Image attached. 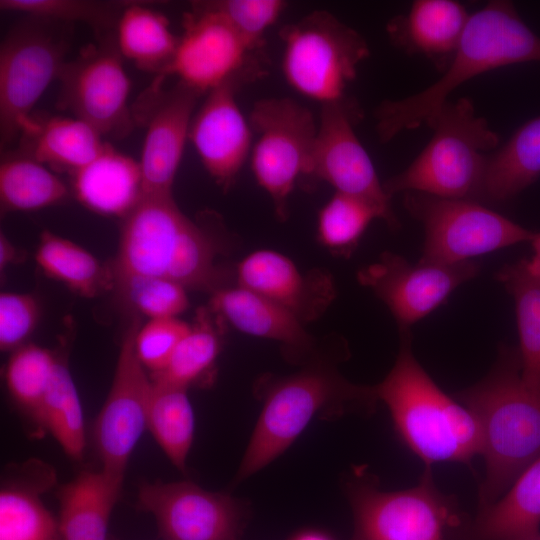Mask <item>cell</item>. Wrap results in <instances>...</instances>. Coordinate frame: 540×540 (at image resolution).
Returning a JSON list of instances; mask_svg holds the SVG:
<instances>
[{
  "mask_svg": "<svg viewBox=\"0 0 540 540\" xmlns=\"http://www.w3.org/2000/svg\"><path fill=\"white\" fill-rule=\"evenodd\" d=\"M139 327V321L135 320L125 334L112 384L95 425L102 469L123 477L129 458L147 428L153 389V381L135 349Z\"/></svg>",
  "mask_w": 540,
  "mask_h": 540,
  "instance_id": "cell-17",
  "label": "cell"
},
{
  "mask_svg": "<svg viewBox=\"0 0 540 540\" xmlns=\"http://www.w3.org/2000/svg\"><path fill=\"white\" fill-rule=\"evenodd\" d=\"M63 23L28 17L0 48V139L5 147L30 126L31 111L66 63L69 40Z\"/></svg>",
  "mask_w": 540,
  "mask_h": 540,
  "instance_id": "cell-8",
  "label": "cell"
},
{
  "mask_svg": "<svg viewBox=\"0 0 540 540\" xmlns=\"http://www.w3.org/2000/svg\"><path fill=\"white\" fill-rule=\"evenodd\" d=\"M354 518L352 540H444L456 513L454 497L435 485L431 468L418 484L384 491L377 479L356 472L346 484Z\"/></svg>",
  "mask_w": 540,
  "mask_h": 540,
  "instance_id": "cell-9",
  "label": "cell"
},
{
  "mask_svg": "<svg viewBox=\"0 0 540 540\" xmlns=\"http://www.w3.org/2000/svg\"><path fill=\"white\" fill-rule=\"evenodd\" d=\"M400 331L396 361L375 385L401 441L425 468L442 462L470 464L481 455V432L473 414L447 395L415 358L410 329Z\"/></svg>",
  "mask_w": 540,
  "mask_h": 540,
  "instance_id": "cell-4",
  "label": "cell"
},
{
  "mask_svg": "<svg viewBox=\"0 0 540 540\" xmlns=\"http://www.w3.org/2000/svg\"><path fill=\"white\" fill-rule=\"evenodd\" d=\"M164 81L157 76L131 107L135 124L146 128L139 160L144 195H173L195 107L204 95L180 81L164 89Z\"/></svg>",
  "mask_w": 540,
  "mask_h": 540,
  "instance_id": "cell-15",
  "label": "cell"
},
{
  "mask_svg": "<svg viewBox=\"0 0 540 540\" xmlns=\"http://www.w3.org/2000/svg\"><path fill=\"white\" fill-rule=\"evenodd\" d=\"M456 397L481 432L485 476L478 498L483 508L540 456V388L522 380L518 349L502 346L488 374Z\"/></svg>",
  "mask_w": 540,
  "mask_h": 540,
  "instance_id": "cell-1",
  "label": "cell"
},
{
  "mask_svg": "<svg viewBox=\"0 0 540 540\" xmlns=\"http://www.w3.org/2000/svg\"><path fill=\"white\" fill-rule=\"evenodd\" d=\"M540 534V456L492 504L480 508L474 540H528Z\"/></svg>",
  "mask_w": 540,
  "mask_h": 540,
  "instance_id": "cell-26",
  "label": "cell"
},
{
  "mask_svg": "<svg viewBox=\"0 0 540 540\" xmlns=\"http://www.w3.org/2000/svg\"><path fill=\"white\" fill-rule=\"evenodd\" d=\"M66 184L21 150L6 151L0 163V201L4 211H34L65 201Z\"/></svg>",
  "mask_w": 540,
  "mask_h": 540,
  "instance_id": "cell-30",
  "label": "cell"
},
{
  "mask_svg": "<svg viewBox=\"0 0 540 540\" xmlns=\"http://www.w3.org/2000/svg\"><path fill=\"white\" fill-rule=\"evenodd\" d=\"M140 505L151 513L165 540H239L245 516L232 496L192 482L141 486Z\"/></svg>",
  "mask_w": 540,
  "mask_h": 540,
  "instance_id": "cell-18",
  "label": "cell"
},
{
  "mask_svg": "<svg viewBox=\"0 0 540 540\" xmlns=\"http://www.w3.org/2000/svg\"><path fill=\"white\" fill-rule=\"evenodd\" d=\"M17 250L8 237L1 232L0 234V269L5 270L17 258Z\"/></svg>",
  "mask_w": 540,
  "mask_h": 540,
  "instance_id": "cell-43",
  "label": "cell"
},
{
  "mask_svg": "<svg viewBox=\"0 0 540 540\" xmlns=\"http://www.w3.org/2000/svg\"><path fill=\"white\" fill-rule=\"evenodd\" d=\"M34 414L69 457L82 458L85 449L83 410L71 374L60 362Z\"/></svg>",
  "mask_w": 540,
  "mask_h": 540,
  "instance_id": "cell-33",
  "label": "cell"
},
{
  "mask_svg": "<svg viewBox=\"0 0 540 540\" xmlns=\"http://www.w3.org/2000/svg\"><path fill=\"white\" fill-rule=\"evenodd\" d=\"M540 177V115L519 127L510 139L490 154L481 198L509 200Z\"/></svg>",
  "mask_w": 540,
  "mask_h": 540,
  "instance_id": "cell-28",
  "label": "cell"
},
{
  "mask_svg": "<svg viewBox=\"0 0 540 540\" xmlns=\"http://www.w3.org/2000/svg\"><path fill=\"white\" fill-rule=\"evenodd\" d=\"M71 176L75 197L100 215L124 218L144 195L139 161L109 143L93 161Z\"/></svg>",
  "mask_w": 540,
  "mask_h": 540,
  "instance_id": "cell-23",
  "label": "cell"
},
{
  "mask_svg": "<svg viewBox=\"0 0 540 540\" xmlns=\"http://www.w3.org/2000/svg\"><path fill=\"white\" fill-rule=\"evenodd\" d=\"M540 62V36L509 1H490L470 14L458 48L442 76L424 90L382 101L374 112L381 142L427 123L460 85L508 65Z\"/></svg>",
  "mask_w": 540,
  "mask_h": 540,
  "instance_id": "cell-2",
  "label": "cell"
},
{
  "mask_svg": "<svg viewBox=\"0 0 540 540\" xmlns=\"http://www.w3.org/2000/svg\"><path fill=\"white\" fill-rule=\"evenodd\" d=\"M249 123L258 136L251 150L253 175L284 221L297 181L309 175L318 123L307 107L290 98L255 102Z\"/></svg>",
  "mask_w": 540,
  "mask_h": 540,
  "instance_id": "cell-11",
  "label": "cell"
},
{
  "mask_svg": "<svg viewBox=\"0 0 540 540\" xmlns=\"http://www.w3.org/2000/svg\"><path fill=\"white\" fill-rule=\"evenodd\" d=\"M123 478L103 469L86 471L63 488L58 521L62 540H106Z\"/></svg>",
  "mask_w": 540,
  "mask_h": 540,
  "instance_id": "cell-25",
  "label": "cell"
},
{
  "mask_svg": "<svg viewBox=\"0 0 540 540\" xmlns=\"http://www.w3.org/2000/svg\"><path fill=\"white\" fill-rule=\"evenodd\" d=\"M236 285L281 306L303 324L317 320L333 302L336 289L325 270L302 272L287 256L273 250H257L235 269Z\"/></svg>",
  "mask_w": 540,
  "mask_h": 540,
  "instance_id": "cell-20",
  "label": "cell"
},
{
  "mask_svg": "<svg viewBox=\"0 0 540 540\" xmlns=\"http://www.w3.org/2000/svg\"><path fill=\"white\" fill-rule=\"evenodd\" d=\"M40 318L39 303L28 293L0 294V348L15 350L32 334Z\"/></svg>",
  "mask_w": 540,
  "mask_h": 540,
  "instance_id": "cell-42",
  "label": "cell"
},
{
  "mask_svg": "<svg viewBox=\"0 0 540 540\" xmlns=\"http://www.w3.org/2000/svg\"><path fill=\"white\" fill-rule=\"evenodd\" d=\"M190 324L177 318L150 319L135 336V349L142 365L152 374L162 371Z\"/></svg>",
  "mask_w": 540,
  "mask_h": 540,
  "instance_id": "cell-41",
  "label": "cell"
},
{
  "mask_svg": "<svg viewBox=\"0 0 540 540\" xmlns=\"http://www.w3.org/2000/svg\"><path fill=\"white\" fill-rule=\"evenodd\" d=\"M380 210L369 201L335 192L318 214V240L333 253L349 256Z\"/></svg>",
  "mask_w": 540,
  "mask_h": 540,
  "instance_id": "cell-35",
  "label": "cell"
},
{
  "mask_svg": "<svg viewBox=\"0 0 540 540\" xmlns=\"http://www.w3.org/2000/svg\"><path fill=\"white\" fill-rule=\"evenodd\" d=\"M35 261L47 276L83 297L92 298L115 287L112 268L73 241L47 230L40 235Z\"/></svg>",
  "mask_w": 540,
  "mask_h": 540,
  "instance_id": "cell-29",
  "label": "cell"
},
{
  "mask_svg": "<svg viewBox=\"0 0 540 540\" xmlns=\"http://www.w3.org/2000/svg\"><path fill=\"white\" fill-rule=\"evenodd\" d=\"M215 244L207 225L186 216L173 195H143L124 217L115 280L158 277L213 293L222 288Z\"/></svg>",
  "mask_w": 540,
  "mask_h": 540,
  "instance_id": "cell-5",
  "label": "cell"
},
{
  "mask_svg": "<svg viewBox=\"0 0 540 540\" xmlns=\"http://www.w3.org/2000/svg\"><path fill=\"white\" fill-rule=\"evenodd\" d=\"M212 314L209 308L198 311L165 368L152 374L153 381L188 388L212 369L221 347Z\"/></svg>",
  "mask_w": 540,
  "mask_h": 540,
  "instance_id": "cell-34",
  "label": "cell"
},
{
  "mask_svg": "<svg viewBox=\"0 0 540 540\" xmlns=\"http://www.w3.org/2000/svg\"><path fill=\"white\" fill-rule=\"evenodd\" d=\"M220 15L255 51L263 53L266 31L276 23L286 7L281 0L196 1Z\"/></svg>",
  "mask_w": 540,
  "mask_h": 540,
  "instance_id": "cell-40",
  "label": "cell"
},
{
  "mask_svg": "<svg viewBox=\"0 0 540 540\" xmlns=\"http://www.w3.org/2000/svg\"><path fill=\"white\" fill-rule=\"evenodd\" d=\"M290 540H333L328 534L318 530H304L294 535Z\"/></svg>",
  "mask_w": 540,
  "mask_h": 540,
  "instance_id": "cell-45",
  "label": "cell"
},
{
  "mask_svg": "<svg viewBox=\"0 0 540 540\" xmlns=\"http://www.w3.org/2000/svg\"><path fill=\"white\" fill-rule=\"evenodd\" d=\"M167 76L207 94L228 82L241 86L264 74L263 53L253 50L220 15L192 2Z\"/></svg>",
  "mask_w": 540,
  "mask_h": 540,
  "instance_id": "cell-13",
  "label": "cell"
},
{
  "mask_svg": "<svg viewBox=\"0 0 540 540\" xmlns=\"http://www.w3.org/2000/svg\"><path fill=\"white\" fill-rule=\"evenodd\" d=\"M528 540H540V534L535 536V537H532V538H530Z\"/></svg>",
  "mask_w": 540,
  "mask_h": 540,
  "instance_id": "cell-46",
  "label": "cell"
},
{
  "mask_svg": "<svg viewBox=\"0 0 540 540\" xmlns=\"http://www.w3.org/2000/svg\"><path fill=\"white\" fill-rule=\"evenodd\" d=\"M59 361L38 345L15 349L6 367L5 378L12 396L33 414L54 377Z\"/></svg>",
  "mask_w": 540,
  "mask_h": 540,
  "instance_id": "cell-37",
  "label": "cell"
},
{
  "mask_svg": "<svg viewBox=\"0 0 540 540\" xmlns=\"http://www.w3.org/2000/svg\"><path fill=\"white\" fill-rule=\"evenodd\" d=\"M107 142L76 117H34L21 135L20 149L46 167L71 175L93 161Z\"/></svg>",
  "mask_w": 540,
  "mask_h": 540,
  "instance_id": "cell-24",
  "label": "cell"
},
{
  "mask_svg": "<svg viewBox=\"0 0 540 540\" xmlns=\"http://www.w3.org/2000/svg\"><path fill=\"white\" fill-rule=\"evenodd\" d=\"M58 523L33 494L19 489L0 493V540H56Z\"/></svg>",
  "mask_w": 540,
  "mask_h": 540,
  "instance_id": "cell-38",
  "label": "cell"
},
{
  "mask_svg": "<svg viewBox=\"0 0 540 540\" xmlns=\"http://www.w3.org/2000/svg\"><path fill=\"white\" fill-rule=\"evenodd\" d=\"M260 393L263 407L237 470V483L279 457L313 419L369 415L379 401L374 386L348 381L329 355L293 374L262 381Z\"/></svg>",
  "mask_w": 540,
  "mask_h": 540,
  "instance_id": "cell-3",
  "label": "cell"
},
{
  "mask_svg": "<svg viewBox=\"0 0 540 540\" xmlns=\"http://www.w3.org/2000/svg\"><path fill=\"white\" fill-rule=\"evenodd\" d=\"M129 2L88 0H1L3 11L63 24L81 22L101 36L111 34Z\"/></svg>",
  "mask_w": 540,
  "mask_h": 540,
  "instance_id": "cell-36",
  "label": "cell"
},
{
  "mask_svg": "<svg viewBox=\"0 0 540 540\" xmlns=\"http://www.w3.org/2000/svg\"><path fill=\"white\" fill-rule=\"evenodd\" d=\"M356 101L322 105L318 131L308 177L330 184L335 192L365 199L375 205L383 221L391 228L399 227L373 162L355 133L362 118Z\"/></svg>",
  "mask_w": 540,
  "mask_h": 540,
  "instance_id": "cell-14",
  "label": "cell"
},
{
  "mask_svg": "<svg viewBox=\"0 0 540 540\" xmlns=\"http://www.w3.org/2000/svg\"><path fill=\"white\" fill-rule=\"evenodd\" d=\"M240 87L228 82L209 91L189 131L204 168L223 190L235 183L252 150L253 131L235 98Z\"/></svg>",
  "mask_w": 540,
  "mask_h": 540,
  "instance_id": "cell-19",
  "label": "cell"
},
{
  "mask_svg": "<svg viewBox=\"0 0 540 540\" xmlns=\"http://www.w3.org/2000/svg\"><path fill=\"white\" fill-rule=\"evenodd\" d=\"M122 60L115 33L82 48L59 74V109L71 112L102 136L130 134L136 124L128 105L131 83Z\"/></svg>",
  "mask_w": 540,
  "mask_h": 540,
  "instance_id": "cell-12",
  "label": "cell"
},
{
  "mask_svg": "<svg viewBox=\"0 0 540 540\" xmlns=\"http://www.w3.org/2000/svg\"><path fill=\"white\" fill-rule=\"evenodd\" d=\"M115 40L123 58L140 70L164 78L179 43L165 15L135 2H129L123 10L116 25Z\"/></svg>",
  "mask_w": 540,
  "mask_h": 540,
  "instance_id": "cell-27",
  "label": "cell"
},
{
  "mask_svg": "<svg viewBox=\"0 0 540 540\" xmlns=\"http://www.w3.org/2000/svg\"><path fill=\"white\" fill-rule=\"evenodd\" d=\"M470 14L454 0H417L386 27L393 45L407 54L421 55L443 73L451 62Z\"/></svg>",
  "mask_w": 540,
  "mask_h": 540,
  "instance_id": "cell-22",
  "label": "cell"
},
{
  "mask_svg": "<svg viewBox=\"0 0 540 540\" xmlns=\"http://www.w3.org/2000/svg\"><path fill=\"white\" fill-rule=\"evenodd\" d=\"M404 207L424 227L421 263L457 264L522 242L536 232L476 200L404 193Z\"/></svg>",
  "mask_w": 540,
  "mask_h": 540,
  "instance_id": "cell-10",
  "label": "cell"
},
{
  "mask_svg": "<svg viewBox=\"0 0 540 540\" xmlns=\"http://www.w3.org/2000/svg\"><path fill=\"white\" fill-rule=\"evenodd\" d=\"M479 270V264L473 261L412 265L398 254L383 252L376 262L358 271L357 279L388 307L399 330H407Z\"/></svg>",
  "mask_w": 540,
  "mask_h": 540,
  "instance_id": "cell-16",
  "label": "cell"
},
{
  "mask_svg": "<svg viewBox=\"0 0 540 540\" xmlns=\"http://www.w3.org/2000/svg\"><path fill=\"white\" fill-rule=\"evenodd\" d=\"M147 428L170 462L184 472L195 432L187 388L153 381Z\"/></svg>",
  "mask_w": 540,
  "mask_h": 540,
  "instance_id": "cell-32",
  "label": "cell"
},
{
  "mask_svg": "<svg viewBox=\"0 0 540 540\" xmlns=\"http://www.w3.org/2000/svg\"><path fill=\"white\" fill-rule=\"evenodd\" d=\"M280 38L287 83L321 106L347 98L348 85L370 53L362 35L325 10L282 27Z\"/></svg>",
  "mask_w": 540,
  "mask_h": 540,
  "instance_id": "cell-7",
  "label": "cell"
},
{
  "mask_svg": "<svg viewBox=\"0 0 540 540\" xmlns=\"http://www.w3.org/2000/svg\"><path fill=\"white\" fill-rule=\"evenodd\" d=\"M209 309L245 334L279 342L284 357L293 363L303 366L327 355L292 313L239 285L214 291Z\"/></svg>",
  "mask_w": 540,
  "mask_h": 540,
  "instance_id": "cell-21",
  "label": "cell"
},
{
  "mask_svg": "<svg viewBox=\"0 0 540 540\" xmlns=\"http://www.w3.org/2000/svg\"><path fill=\"white\" fill-rule=\"evenodd\" d=\"M427 125L431 139L405 170L383 183L386 193L478 201L488 158L499 145L497 133L466 97L445 103Z\"/></svg>",
  "mask_w": 540,
  "mask_h": 540,
  "instance_id": "cell-6",
  "label": "cell"
},
{
  "mask_svg": "<svg viewBox=\"0 0 540 540\" xmlns=\"http://www.w3.org/2000/svg\"><path fill=\"white\" fill-rule=\"evenodd\" d=\"M530 243L532 245L533 255L531 258L526 259L527 265L534 275L540 277V232H536Z\"/></svg>",
  "mask_w": 540,
  "mask_h": 540,
  "instance_id": "cell-44",
  "label": "cell"
},
{
  "mask_svg": "<svg viewBox=\"0 0 540 540\" xmlns=\"http://www.w3.org/2000/svg\"><path fill=\"white\" fill-rule=\"evenodd\" d=\"M497 279L515 303L522 380L540 388V277L521 259L502 267Z\"/></svg>",
  "mask_w": 540,
  "mask_h": 540,
  "instance_id": "cell-31",
  "label": "cell"
},
{
  "mask_svg": "<svg viewBox=\"0 0 540 540\" xmlns=\"http://www.w3.org/2000/svg\"><path fill=\"white\" fill-rule=\"evenodd\" d=\"M115 287L149 320L177 318L189 306L186 288L168 279L132 276L115 280Z\"/></svg>",
  "mask_w": 540,
  "mask_h": 540,
  "instance_id": "cell-39",
  "label": "cell"
}]
</instances>
